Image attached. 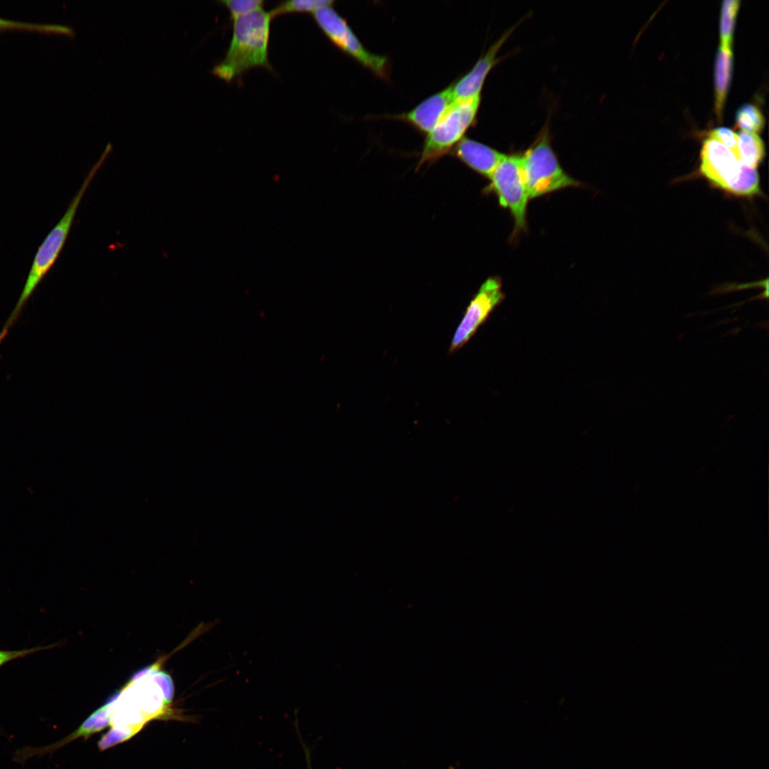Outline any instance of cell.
<instances>
[{
  "label": "cell",
  "instance_id": "16",
  "mask_svg": "<svg viewBox=\"0 0 769 769\" xmlns=\"http://www.w3.org/2000/svg\"><path fill=\"white\" fill-rule=\"evenodd\" d=\"M334 4L335 1L333 0L287 1L278 4L275 9L270 11L269 13L272 19L278 15L288 13L310 12L313 14L320 8L333 6Z\"/></svg>",
  "mask_w": 769,
  "mask_h": 769
},
{
  "label": "cell",
  "instance_id": "17",
  "mask_svg": "<svg viewBox=\"0 0 769 769\" xmlns=\"http://www.w3.org/2000/svg\"><path fill=\"white\" fill-rule=\"evenodd\" d=\"M8 28H20L27 29L33 31H46L63 33L68 36H73V31L65 26L61 25H45V24H34L22 22H16L6 19H0V30Z\"/></svg>",
  "mask_w": 769,
  "mask_h": 769
},
{
  "label": "cell",
  "instance_id": "13",
  "mask_svg": "<svg viewBox=\"0 0 769 769\" xmlns=\"http://www.w3.org/2000/svg\"><path fill=\"white\" fill-rule=\"evenodd\" d=\"M738 150L741 163L755 169L765 155L764 144L761 138L757 134L743 131L738 135Z\"/></svg>",
  "mask_w": 769,
  "mask_h": 769
},
{
  "label": "cell",
  "instance_id": "18",
  "mask_svg": "<svg viewBox=\"0 0 769 769\" xmlns=\"http://www.w3.org/2000/svg\"><path fill=\"white\" fill-rule=\"evenodd\" d=\"M219 3L225 6L230 12L231 19L233 20L263 9V0H224Z\"/></svg>",
  "mask_w": 769,
  "mask_h": 769
},
{
  "label": "cell",
  "instance_id": "19",
  "mask_svg": "<svg viewBox=\"0 0 769 769\" xmlns=\"http://www.w3.org/2000/svg\"><path fill=\"white\" fill-rule=\"evenodd\" d=\"M709 137L721 142L731 150L738 159V135L733 130L726 127H718L709 133Z\"/></svg>",
  "mask_w": 769,
  "mask_h": 769
},
{
  "label": "cell",
  "instance_id": "3",
  "mask_svg": "<svg viewBox=\"0 0 769 769\" xmlns=\"http://www.w3.org/2000/svg\"><path fill=\"white\" fill-rule=\"evenodd\" d=\"M700 172L716 187L740 196H753L760 191L755 169L744 166L734 153L718 140H705L701 151Z\"/></svg>",
  "mask_w": 769,
  "mask_h": 769
},
{
  "label": "cell",
  "instance_id": "21",
  "mask_svg": "<svg viewBox=\"0 0 769 769\" xmlns=\"http://www.w3.org/2000/svg\"><path fill=\"white\" fill-rule=\"evenodd\" d=\"M303 748H304V750H305V759H306V762H307L308 769H311L310 752L308 750V748L305 746H304Z\"/></svg>",
  "mask_w": 769,
  "mask_h": 769
},
{
  "label": "cell",
  "instance_id": "7",
  "mask_svg": "<svg viewBox=\"0 0 769 769\" xmlns=\"http://www.w3.org/2000/svg\"><path fill=\"white\" fill-rule=\"evenodd\" d=\"M501 206L508 208L518 231L525 227L529 199L522 155H506L490 177Z\"/></svg>",
  "mask_w": 769,
  "mask_h": 769
},
{
  "label": "cell",
  "instance_id": "8",
  "mask_svg": "<svg viewBox=\"0 0 769 769\" xmlns=\"http://www.w3.org/2000/svg\"><path fill=\"white\" fill-rule=\"evenodd\" d=\"M504 297L501 280L496 277L488 278L481 286L456 330L450 345V353L462 347L469 340Z\"/></svg>",
  "mask_w": 769,
  "mask_h": 769
},
{
  "label": "cell",
  "instance_id": "9",
  "mask_svg": "<svg viewBox=\"0 0 769 769\" xmlns=\"http://www.w3.org/2000/svg\"><path fill=\"white\" fill-rule=\"evenodd\" d=\"M513 30V28H511L503 33L499 39L490 46L473 68L457 80L455 84L452 85V95L454 102L462 101L480 95L486 76L501 60L497 57V53Z\"/></svg>",
  "mask_w": 769,
  "mask_h": 769
},
{
  "label": "cell",
  "instance_id": "22",
  "mask_svg": "<svg viewBox=\"0 0 769 769\" xmlns=\"http://www.w3.org/2000/svg\"><path fill=\"white\" fill-rule=\"evenodd\" d=\"M449 769H454V768H452V767H451V768H450Z\"/></svg>",
  "mask_w": 769,
  "mask_h": 769
},
{
  "label": "cell",
  "instance_id": "6",
  "mask_svg": "<svg viewBox=\"0 0 769 769\" xmlns=\"http://www.w3.org/2000/svg\"><path fill=\"white\" fill-rule=\"evenodd\" d=\"M312 14L322 31L338 48L380 78L388 77L390 68L387 58L366 50L347 21L333 6L320 8Z\"/></svg>",
  "mask_w": 769,
  "mask_h": 769
},
{
  "label": "cell",
  "instance_id": "12",
  "mask_svg": "<svg viewBox=\"0 0 769 769\" xmlns=\"http://www.w3.org/2000/svg\"><path fill=\"white\" fill-rule=\"evenodd\" d=\"M733 67L731 49L719 48L717 52L715 70V111L721 120L723 108L728 90Z\"/></svg>",
  "mask_w": 769,
  "mask_h": 769
},
{
  "label": "cell",
  "instance_id": "11",
  "mask_svg": "<svg viewBox=\"0 0 769 769\" xmlns=\"http://www.w3.org/2000/svg\"><path fill=\"white\" fill-rule=\"evenodd\" d=\"M453 153L471 169L489 179L506 156L486 145L466 137L454 147Z\"/></svg>",
  "mask_w": 769,
  "mask_h": 769
},
{
  "label": "cell",
  "instance_id": "5",
  "mask_svg": "<svg viewBox=\"0 0 769 769\" xmlns=\"http://www.w3.org/2000/svg\"><path fill=\"white\" fill-rule=\"evenodd\" d=\"M480 102L481 95H478L451 105L427 134L418 167L437 160L464 138L475 121Z\"/></svg>",
  "mask_w": 769,
  "mask_h": 769
},
{
  "label": "cell",
  "instance_id": "2",
  "mask_svg": "<svg viewBox=\"0 0 769 769\" xmlns=\"http://www.w3.org/2000/svg\"><path fill=\"white\" fill-rule=\"evenodd\" d=\"M112 149L110 145H107L100 157L93 166L79 190L71 200L63 216L38 247L20 297L0 333V342L17 321L27 300L58 258L68 236L82 199Z\"/></svg>",
  "mask_w": 769,
  "mask_h": 769
},
{
  "label": "cell",
  "instance_id": "15",
  "mask_svg": "<svg viewBox=\"0 0 769 769\" xmlns=\"http://www.w3.org/2000/svg\"><path fill=\"white\" fill-rule=\"evenodd\" d=\"M736 120L743 132L755 134L762 130L765 122L759 109L751 104L741 105L736 111Z\"/></svg>",
  "mask_w": 769,
  "mask_h": 769
},
{
  "label": "cell",
  "instance_id": "4",
  "mask_svg": "<svg viewBox=\"0 0 769 769\" xmlns=\"http://www.w3.org/2000/svg\"><path fill=\"white\" fill-rule=\"evenodd\" d=\"M529 199L580 184L561 167L547 130L522 155Z\"/></svg>",
  "mask_w": 769,
  "mask_h": 769
},
{
  "label": "cell",
  "instance_id": "20",
  "mask_svg": "<svg viewBox=\"0 0 769 769\" xmlns=\"http://www.w3.org/2000/svg\"><path fill=\"white\" fill-rule=\"evenodd\" d=\"M54 647H56V644L48 646H37L28 649H23L18 650L0 649V668L4 664L13 660L23 658L29 654H32L45 649H49Z\"/></svg>",
  "mask_w": 769,
  "mask_h": 769
},
{
  "label": "cell",
  "instance_id": "14",
  "mask_svg": "<svg viewBox=\"0 0 769 769\" xmlns=\"http://www.w3.org/2000/svg\"><path fill=\"white\" fill-rule=\"evenodd\" d=\"M739 8L738 0L723 1L720 19L721 48L731 49L735 20Z\"/></svg>",
  "mask_w": 769,
  "mask_h": 769
},
{
  "label": "cell",
  "instance_id": "1",
  "mask_svg": "<svg viewBox=\"0 0 769 769\" xmlns=\"http://www.w3.org/2000/svg\"><path fill=\"white\" fill-rule=\"evenodd\" d=\"M271 16L263 9L233 20V33L224 58L211 73L231 82L246 70L262 66L270 71L268 44Z\"/></svg>",
  "mask_w": 769,
  "mask_h": 769
},
{
  "label": "cell",
  "instance_id": "10",
  "mask_svg": "<svg viewBox=\"0 0 769 769\" xmlns=\"http://www.w3.org/2000/svg\"><path fill=\"white\" fill-rule=\"evenodd\" d=\"M454 103L451 85L426 98L410 111L394 117L407 122L417 130L428 134Z\"/></svg>",
  "mask_w": 769,
  "mask_h": 769
}]
</instances>
